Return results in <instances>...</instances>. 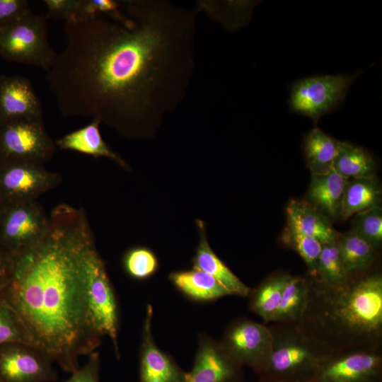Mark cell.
<instances>
[{"instance_id":"1","label":"cell","mask_w":382,"mask_h":382,"mask_svg":"<svg viewBox=\"0 0 382 382\" xmlns=\"http://www.w3.org/2000/svg\"><path fill=\"white\" fill-rule=\"evenodd\" d=\"M131 21H66L45 80L64 117H92L130 139L154 135L184 100L198 11L166 0L120 1Z\"/></svg>"},{"instance_id":"2","label":"cell","mask_w":382,"mask_h":382,"mask_svg":"<svg viewBox=\"0 0 382 382\" xmlns=\"http://www.w3.org/2000/svg\"><path fill=\"white\" fill-rule=\"evenodd\" d=\"M49 219L44 236L13 255L12 277L4 294L35 347L72 373L79 368V357L100 344L86 300L87 260L95 243L83 209L60 204Z\"/></svg>"},{"instance_id":"3","label":"cell","mask_w":382,"mask_h":382,"mask_svg":"<svg viewBox=\"0 0 382 382\" xmlns=\"http://www.w3.org/2000/svg\"><path fill=\"white\" fill-rule=\"evenodd\" d=\"M308 278V301L296 325L300 330L332 352L382 347V274L378 270L338 286Z\"/></svg>"},{"instance_id":"4","label":"cell","mask_w":382,"mask_h":382,"mask_svg":"<svg viewBox=\"0 0 382 382\" xmlns=\"http://www.w3.org/2000/svg\"><path fill=\"white\" fill-rule=\"evenodd\" d=\"M272 335L268 361L257 374L260 382H313L324 360L332 352L296 325L267 324Z\"/></svg>"},{"instance_id":"5","label":"cell","mask_w":382,"mask_h":382,"mask_svg":"<svg viewBox=\"0 0 382 382\" xmlns=\"http://www.w3.org/2000/svg\"><path fill=\"white\" fill-rule=\"evenodd\" d=\"M45 16L30 13L22 20L0 29V56L5 59L33 65L47 71L56 53L47 38Z\"/></svg>"},{"instance_id":"6","label":"cell","mask_w":382,"mask_h":382,"mask_svg":"<svg viewBox=\"0 0 382 382\" xmlns=\"http://www.w3.org/2000/svg\"><path fill=\"white\" fill-rule=\"evenodd\" d=\"M87 308L90 323L100 337L110 338L119 358V311L117 299L105 265L96 245L90 250L87 260Z\"/></svg>"},{"instance_id":"7","label":"cell","mask_w":382,"mask_h":382,"mask_svg":"<svg viewBox=\"0 0 382 382\" xmlns=\"http://www.w3.org/2000/svg\"><path fill=\"white\" fill-rule=\"evenodd\" d=\"M361 74L320 76L295 81L290 90L291 111L317 123L343 103L350 86Z\"/></svg>"},{"instance_id":"8","label":"cell","mask_w":382,"mask_h":382,"mask_svg":"<svg viewBox=\"0 0 382 382\" xmlns=\"http://www.w3.org/2000/svg\"><path fill=\"white\" fill-rule=\"evenodd\" d=\"M56 148L43 120L17 119L0 125V161L45 164L52 158Z\"/></svg>"},{"instance_id":"9","label":"cell","mask_w":382,"mask_h":382,"mask_svg":"<svg viewBox=\"0 0 382 382\" xmlns=\"http://www.w3.org/2000/svg\"><path fill=\"white\" fill-rule=\"evenodd\" d=\"M219 342L231 359L258 374L268 361L272 335L267 325L238 318L226 327Z\"/></svg>"},{"instance_id":"10","label":"cell","mask_w":382,"mask_h":382,"mask_svg":"<svg viewBox=\"0 0 382 382\" xmlns=\"http://www.w3.org/2000/svg\"><path fill=\"white\" fill-rule=\"evenodd\" d=\"M49 220V215L37 200L4 204L0 245L13 255L28 250L44 236Z\"/></svg>"},{"instance_id":"11","label":"cell","mask_w":382,"mask_h":382,"mask_svg":"<svg viewBox=\"0 0 382 382\" xmlns=\"http://www.w3.org/2000/svg\"><path fill=\"white\" fill-rule=\"evenodd\" d=\"M62 176L45 165L23 161H0V202L3 205L37 200L57 187Z\"/></svg>"},{"instance_id":"12","label":"cell","mask_w":382,"mask_h":382,"mask_svg":"<svg viewBox=\"0 0 382 382\" xmlns=\"http://www.w3.org/2000/svg\"><path fill=\"white\" fill-rule=\"evenodd\" d=\"M313 382H382V347L332 352Z\"/></svg>"},{"instance_id":"13","label":"cell","mask_w":382,"mask_h":382,"mask_svg":"<svg viewBox=\"0 0 382 382\" xmlns=\"http://www.w3.org/2000/svg\"><path fill=\"white\" fill-rule=\"evenodd\" d=\"M53 361L40 350L24 344L0 346V382H52Z\"/></svg>"},{"instance_id":"14","label":"cell","mask_w":382,"mask_h":382,"mask_svg":"<svg viewBox=\"0 0 382 382\" xmlns=\"http://www.w3.org/2000/svg\"><path fill=\"white\" fill-rule=\"evenodd\" d=\"M243 369L226 354L218 341L200 333L192 369L183 382H241Z\"/></svg>"},{"instance_id":"15","label":"cell","mask_w":382,"mask_h":382,"mask_svg":"<svg viewBox=\"0 0 382 382\" xmlns=\"http://www.w3.org/2000/svg\"><path fill=\"white\" fill-rule=\"evenodd\" d=\"M139 352V382H183L187 372L155 343L153 307L146 306Z\"/></svg>"},{"instance_id":"16","label":"cell","mask_w":382,"mask_h":382,"mask_svg":"<svg viewBox=\"0 0 382 382\" xmlns=\"http://www.w3.org/2000/svg\"><path fill=\"white\" fill-rule=\"evenodd\" d=\"M17 119L43 120V110L31 81L23 76H0V125Z\"/></svg>"},{"instance_id":"17","label":"cell","mask_w":382,"mask_h":382,"mask_svg":"<svg viewBox=\"0 0 382 382\" xmlns=\"http://www.w3.org/2000/svg\"><path fill=\"white\" fill-rule=\"evenodd\" d=\"M197 224L199 240L192 257L193 268L212 276L231 295L248 296L251 289L245 284L212 249L207 240L204 221L197 220Z\"/></svg>"},{"instance_id":"18","label":"cell","mask_w":382,"mask_h":382,"mask_svg":"<svg viewBox=\"0 0 382 382\" xmlns=\"http://www.w3.org/2000/svg\"><path fill=\"white\" fill-rule=\"evenodd\" d=\"M342 265L349 279H357L376 270L378 249L349 231L337 238Z\"/></svg>"},{"instance_id":"19","label":"cell","mask_w":382,"mask_h":382,"mask_svg":"<svg viewBox=\"0 0 382 382\" xmlns=\"http://www.w3.org/2000/svg\"><path fill=\"white\" fill-rule=\"evenodd\" d=\"M286 226L321 243L337 240L338 233L330 221L307 201L293 199L286 208Z\"/></svg>"},{"instance_id":"20","label":"cell","mask_w":382,"mask_h":382,"mask_svg":"<svg viewBox=\"0 0 382 382\" xmlns=\"http://www.w3.org/2000/svg\"><path fill=\"white\" fill-rule=\"evenodd\" d=\"M347 180L335 170L325 175H311L306 201L330 221L340 219Z\"/></svg>"},{"instance_id":"21","label":"cell","mask_w":382,"mask_h":382,"mask_svg":"<svg viewBox=\"0 0 382 382\" xmlns=\"http://www.w3.org/2000/svg\"><path fill=\"white\" fill-rule=\"evenodd\" d=\"M100 122L93 119L87 125L65 134L55 141L56 146L87 154L96 158H109L125 169H129L127 162L114 152L103 140L100 132Z\"/></svg>"},{"instance_id":"22","label":"cell","mask_w":382,"mask_h":382,"mask_svg":"<svg viewBox=\"0 0 382 382\" xmlns=\"http://www.w3.org/2000/svg\"><path fill=\"white\" fill-rule=\"evenodd\" d=\"M168 278L180 292L197 301H212L231 295L212 276L195 268L173 272Z\"/></svg>"},{"instance_id":"23","label":"cell","mask_w":382,"mask_h":382,"mask_svg":"<svg viewBox=\"0 0 382 382\" xmlns=\"http://www.w3.org/2000/svg\"><path fill=\"white\" fill-rule=\"evenodd\" d=\"M381 185L375 175L348 179L343 195L340 219L379 206Z\"/></svg>"},{"instance_id":"24","label":"cell","mask_w":382,"mask_h":382,"mask_svg":"<svg viewBox=\"0 0 382 382\" xmlns=\"http://www.w3.org/2000/svg\"><path fill=\"white\" fill-rule=\"evenodd\" d=\"M340 141L318 127L312 129L303 141L306 165L311 175H322L332 172Z\"/></svg>"},{"instance_id":"25","label":"cell","mask_w":382,"mask_h":382,"mask_svg":"<svg viewBox=\"0 0 382 382\" xmlns=\"http://www.w3.org/2000/svg\"><path fill=\"white\" fill-rule=\"evenodd\" d=\"M290 274L274 272L265 278L248 295L249 310L260 316L264 324L272 322L278 310L282 291Z\"/></svg>"},{"instance_id":"26","label":"cell","mask_w":382,"mask_h":382,"mask_svg":"<svg viewBox=\"0 0 382 382\" xmlns=\"http://www.w3.org/2000/svg\"><path fill=\"white\" fill-rule=\"evenodd\" d=\"M308 289V277L290 275L272 323L297 325L306 307Z\"/></svg>"},{"instance_id":"27","label":"cell","mask_w":382,"mask_h":382,"mask_svg":"<svg viewBox=\"0 0 382 382\" xmlns=\"http://www.w3.org/2000/svg\"><path fill=\"white\" fill-rule=\"evenodd\" d=\"M333 170L347 179L375 175L376 162L366 149L340 141Z\"/></svg>"},{"instance_id":"28","label":"cell","mask_w":382,"mask_h":382,"mask_svg":"<svg viewBox=\"0 0 382 382\" xmlns=\"http://www.w3.org/2000/svg\"><path fill=\"white\" fill-rule=\"evenodd\" d=\"M197 5L198 13L204 11L209 18L231 30L248 21L253 8V4L248 1L199 0Z\"/></svg>"},{"instance_id":"29","label":"cell","mask_w":382,"mask_h":382,"mask_svg":"<svg viewBox=\"0 0 382 382\" xmlns=\"http://www.w3.org/2000/svg\"><path fill=\"white\" fill-rule=\"evenodd\" d=\"M8 343L24 344L36 348L19 315L2 294H0V346Z\"/></svg>"},{"instance_id":"30","label":"cell","mask_w":382,"mask_h":382,"mask_svg":"<svg viewBox=\"0 0 382 382\" xmlns=\"http://www.w3.org/2000/svg\"><path fill=\"white\" fill-rule=\"evenodd\" d=\"M316 279L330 286L342 285L349 280L342 263L337 240L322 243Z\"/></svg>"},{"instance_id":"31","label":"cell","mask_w":382,"mask_h":382,"mask_svg":"<svg viewBox=\"0 0 382 382\" xmlns=\"http://www.w3.org/2000/svg\"><path fill=\"white\" fill-rule=\"evenodd\" d=\"M282 240L284 245L296 251L303 259L308 269V277L316 278L322 243L287 226L283 231Z\"/></svg>"},{"instance_id":"32","label":"cell","mask_w":382,"mask_h":382,"mask_svg":"<svg viewBox=\"0 0 382 382\" xmlns=\"http://www.w3.org/2000/svg\"><path fill=\"white\" fill-rule=\"evenodd\" d=\"M353 232L379 250L382 245V209L376 206L354 215Z\"/></svg>"},{"instance_id":"33","label":"cell","mask_w":382,"mask_h":382,"mask_svg":"<svg viewBox=\"0 0 382 382\" xmlns=\"http://www.w3.org/2000/svg\"><path fill=\"white\" fill-rule=\"evenodd\" d=\"M124 268L131 277L145 279L154 275L158 270V261L154 253L146 247L129 249L124 255Z\"/></svg>"},{"instance_id":"34","label":"cell","mask_w":382,"mask_h":382,"mask_svg":"<svg viewBox=\"0 0 382 382\" xmlns=\"http://www.w3.org/2000/svg\"><path fill=\"white\" fill-rule=\"evenodd\" d=\"M122 8L120 1L81 0L76 20L86 18L96 15H103L118 22L127 23L130 21L131 18Z\"/></svg>"},{"instance_id":"35","label":"cell","mask_w":382,"mask_h":382,"mask_svg":"<svg viewBox=\"0 0 382 382\" xmlns=\"http://www.w3.org/2000/svg\"><path fill=\"white\" fill-rule=\"evenodd\" d=\"M30 13L26 0H0V29L22 20Z\"/></svg>"},{"instance_id":"36","label":"cell","mask_w":382,"mask_h":382,"mask_svg":"<svg viewBox=\"0 0 382 382\" xmlns=\"http://www.w3.org/2000/svg\"><path fill=\"white\" fill-rule=\"evenodd\" d=\"M47 18L63 19L66 21L76 19L81 0H44Z\"/></svg>"},{"instance_id":"37","label":"cell","mask_w":382,"mask_h":382,"mask_svg":"<svg viewBox=\"0 0 382 382\" xmlns=\"http://www.w3.org/2000/svg\"><path fill=\"white\" fill-rule=\"evenodd\" d=\"M86 364L71 373L65 382H99L100 356L98 352L90 354Z\"/></svg>"},{"instance_id":"38","label":"cell","mask_w":382,"mask_h":382,"mask_svg":"<svg viewBox=\"0 0 382 382\" xmlns=\"http://www.w3.org/2000/svg\"><path fill=\"white\" fill-rule=\"evenodd\" d=\"M13 269V255L0 245V294L8 286Z\"/></svg>"},{"instance_id":"39","label":"cell","mask_w":382,"mask_h":382,"mask_svg":"<svg viewBox=\"0 0 382 382\" xmlns=\"http://www.w3.org/2000/svg\"><path fill=\"white\" fill-rule=\"evenodd\" d=\"M3 208H4V205L0 202V222H1V215H2Z\"/></svg>"},{"instance_id":"40","label":"cell","mask_w":382,"mask_h":382,"mask_svg":"<svg viewBox=\"0 0 382 382\" xmlns=\"http://www.w3.org/2000/svg\"><path fill=\"white\" fill-rule=\"evenodd\" d=\"M269 382H282V381H269Z\"/></svg>"},{"instance_id":"41","label":"cell","mask_w":382,"mask_h":382,"mask_svg":"<svg viewBox=\"0 0 382 382\" xmlns=\"http://www.w3.org/2000/svg\"><path fill=\"white\" fill-rule=\"evenodd\" d=\"M241 382H247V381H245L243 380V381H242Z\"/></svg>"}]
</instances>
